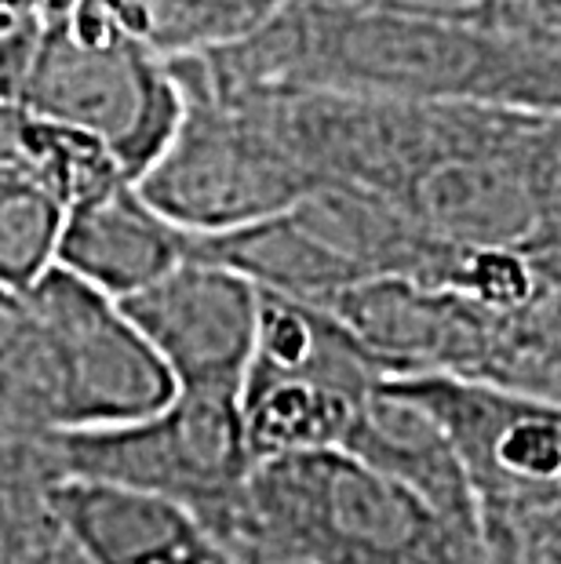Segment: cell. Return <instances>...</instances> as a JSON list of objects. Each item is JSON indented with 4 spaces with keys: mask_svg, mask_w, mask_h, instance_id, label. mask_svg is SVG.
Here are the masks:
<instances>
[{
    "mask_svg": "<svg viewBox=\"0 0 561 564\" xmlns=\"http://www.w3.org/2000/svg\"><path fill=\"white\" fill-rule=\"evenodd\" d=\"M252 95L317 186L384 200L460 248L561 256V110L339 91Z\"/></svg>",
    "mask_w": 561,
    "mask_h": 564,
    "instance_id": "6da1fadb",
    "label": "cell"
},
{
    "mask_svg": "<svg viewBox=\"0 0 561 564\" xmlns=\"http://www.w3.org/2000/svg\"><path fill=\"white\" fill-rule=\"evenodd\" d=\"M223 88L561 110V47L463 19L292 0L241 44L197 55Z\"/></svg>",
    "mask_w": 561,
    "mask_h": 564,
    "instance_id": "7a4b0ae2",
    "label": "cell"
},
{
    "mask_svg": "<svg viewBox=\"0 0 561 564\" xmlns=\"http://www.w3.org/2000/svg\"><path fill=\"white\" fill-rule=\"evenodd\" d=\"M179 393L121 299L55 267L0 292V441L136 423Z\"/></svg>",
    "mask_w": 561,
    "mask_h": 564,
    "instance_id": "3957f363",
    "label": "cell"
},
{
    "mask_svg": "<svg viewBox=\"0 0 561 564\" xmlns=\"http://www.w3.org/2000/svg\"><path fill=\"white\" fill-rule=\"evenodd\" d=\"M300 564H488L471 528L346 448L256 463L237 554Z\"/></svg>",
    "mask_w": 561,
    "mask_h": 564,
    "instance_id": "277c9868",
    "label": "cell"
},
{
    "mask_svg": "<svg viewBox=\"0 0 561 564\" xmlns=\"http://www.w3.org/2000/svg\"><path fill=\"white\" fill-rule=\"evenodd\" d=\"M4 102L103 139L142 178L183 121L172 58L139 37L114 0H55L26 74Z\"/></svg>",
    "mask_w": 561,
    "mask_h": 564,
    "instance_id": "5b68a950",
    "label": "cell"
},
{
    "mask_svg": "<svg viewBox=\"0 0 561 564\" xmlns=\"http://www.w3.org/2000/svg\"><path fill=\"white\" fill-rule=\"evenodd\" d=\"M0 448L26 455L47 481L99 477L183 502L237 550L248 477L256 470L241 398L179 390L161 412L136 423L0 441Z\"/></svg>",
    "mask_w": 561,
    "mask_h": 564,
    "instance_id": "8992f818",
    "label": "cell"
},
{
    "mask_svg": "<svg viewBox=\"0 0 561 564\" xmlns=\"http://www.w3.org/2000/svg\"><path fill=\"white\" fill-rule=\"evenodd\" d=\"M183 121L139 189L186 234H226L310 197L317 178L262 110L259 95L223 88L197 55L172 58Z\"/></svg>",
    "mask_w": 561,
    "mask_h": 564,
    "instance_id": "52a82bcc",
    "label": "cell"
},
{
    "mask_svg": "<svg viewBox=\"0 0 561 564\" xmlns=\"http://www.w3.org/2000/svg\"><path fill=\"white\" fill-rule=\"evenodd\" d=\"M384 379L379 357L332 310L262 288L259 339L241 387L252 459L343 448Z\"/></svg>",
    "mask_w": 561,
    "mask_h": 564,
    "instance_id": "ba28073f",
    "label": "cell"
},
{
    "mask_svg": "<svg viewBox=\"0 0 561 564\" xmlns=\"http://www.w3.org/2000/svg\"><path fill=\"white\" fill-rule=\"evenodd\" d=\"M449 430L482 524L561 507V401L471 376H390Z\"/></svg>",
    "mask_w": 561,
    "mask_h": 564,
    "instance_id": "9c48e42d",
    "label": "cell"
},
{
    "mask_svg": "<svg viewBox=\"0 0 561 564\" xmlns=\"http://www.w3.org/2000/svg\"><path fill=\"white\" fill-rule=\"evenodd\" d=\"M121 303L158 346L179 390L241 398L259 339L262 288L256 281L223 262L186 256Z\"/></svg>",
    "mask_w": 561,
    "mask_h": 564,
    "instance_id": "30bf717a",
    "label": "cell"
},
{
    "mask_svg": "<svg viewBox=\"0 0 561 564\" xmlns=\"http://www.w3.org/2000/svg\"><path fill=\"white\" fill-rule=\"evenodd\" d=\"M317 306L332 310L379 357L387 376L445 371L485 379L507 324V310L409 278L350 284Z\"/></svg>",
    "mask_w": 561,
    "mask_h": 564,
    "instance_id": "8fae6325",
    "label": "cell"
},
{
    "mask_svg": "<svg viewBox=\"0 0 561 564\" xmlns=\"http://www.w3.org/2000/svg\"><path fill=\"white\" fill-rule=\"evenodd\" d=\"M47 496L95 564H241V554L194 510L153 491L55 477Z\"/></svg>",
    "mask_w": 561,
    "mask_h": 564,
    "instance_id": "7c38bea8",
    "label": "cell"
},
{
    "mask_svg": "<svg viewBox=\"0 0 561 564\" xmlns=\"http://www.w3.org/2000/svg\"><path fill=\"white\" fill-rule=\"evenodd\" d=\"M186 256V230L153 208L139 178H121L77 200L58 245V267L74 270L114 299L150 288Z\"/></svg>",
    "mask_w": 561,
    "mask_h": 564,
    "instance_id": "4fadbf2b",
    "label": "cell"
},
{
    "mask_svg": "<svg viewBox=\"0 0 561 564\" xmlns=\"http://www.w3.org/2000/svg\"><path fill=\"white\" fill-rule=\"evenodd\" d=\"M343 448L420 491L441 513L485 532L467 466H463L449 430L441 426L431 408L398 390L390 379L379 382Z\"/></svg>",
    "mask_w": 561,
    "mask_h": 564,
    "instance_id": "5bb4252c",
    "label": "cell"
},
{
    "mask_svg": "<svg viewBox=\"0 0 561 564\" xmlns=\"http://www.w3.org/2000/svg\"><path fill=\"white\" fill-rule=\"evenodd\" d=\"M0 161L26 167L69 208L121 178H131L121 158L91 131L11 102H0Z\"/></svg>",
    "mask_w": 561,
    "mask_h": 564,
    "instance_id": "9a60e30c",
    "label": "cell"
},
{
    "mask_svg": "<svg viewBox=\"0 0 561 564\" xmlns=\"http://www.w3.org/2000/svg\"><path fill=\"white\" fill-rule=\"evenodd\" d=\"M121 19L164 58L223 52L270 26L292 0H114Z\"/></svg>",
    "mask_w": 561,
    "mask_h": 564,
    "instance_id": "2e32d148",
    "label": "cell"
},
{
    "mask_svg": "<svg viewBox=\"0 0 561 564\" xmlns=\"http://www.w3.org/2000/svg\"><path fill=\"white\" fill-rule=\"evenodd\" d=\"M69 204L26 167L0 161V288H30L58 262Z\"/></svg>",
    "mask_w": 561,
    "mask_h": 564,
    "instance_id": "e0dca14e",
    "label": "cell"
},
{
    "mask_svg": "<svg viewBox=\"0 0 561 564\" xmlns=\"http://www.w3.org/2000/svg\"><path fill=\"white\" fill-rule=\"evenodd\" d=\"M0 564H95L47 496V477L0 448Z\"/></svg>",
    "mask_w": 561,
    "mask_h": 564,
    "instance_id": "ac0fdd59",
    "label": "cell"
},
{
    "mask_svg": "<svg viewBox=\"0 0 561 564\" xmlns=\"http://www.w3.org/2000/svg\"><path fill=\"white\" fill-rule=\"evenodd\" d=\"M488 564H561V507L485 524Z\"/></svg>",
    "mask_w": 561,
    "mask_h": 564,
    "instance_id": "d6986e66",
    "label": "cell"
},
{
    "mask_svg": "<svg viewBox=\"0 0 561 564\" xmlns=\"http://www.w3.org/2000/svg\"><path fill=\"white\" fill-rule=\"evenodd\" d=\"M325 4L376 8V11H398V15H427V19H463V22H482V26L507 30V15L515 0H325Z\"/></svg>",
    "mask_w": 561,
    "mask_h": 564,
    "instance_id": "ffe728a7",
    "label": "cell"
},
{
    "mask_svg": "<svg viewBox=\"0 0 561 564\" xmlns=\"http://www.w3.org/2000/svg\"><path fill=\"white\" fill-rule=\"evenodd\" d=\"M241 564H300V561H284V557H270V554H259V550H245Z\"/></svg>",
    "mask_w": 561,
    "mask_h": 564,
    "instance_id": "44dd1931",
    "label": "cell"
}]
</instances>
